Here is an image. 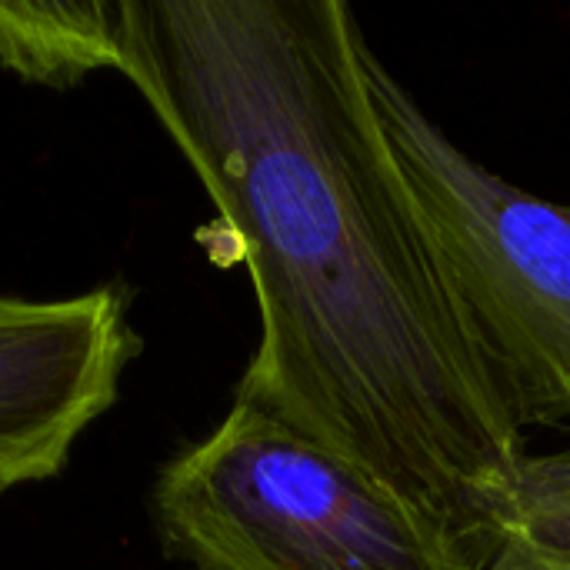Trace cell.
<instances>
[{
	"label": "cell",
	"mask_w": 570,
	"mask_h": 570,
	"mask_svg": "<svg viewBox=\"0 0 570 570\" xmlns=\"http://www.w3.org/2000/svg\"><path fill=\"white\" fill-rule=\"evenodd\" d=\"M364 73L504 411L518 431L570 421V207L468 157L371 43Z\"/></svg>",
	"instance_id": "7a4b0ae2"
},
{
	"label": "cell",
	"mask_w": 570,
	"mask_h": 570,
	"mask_svg": "<svg viewBox=\"0 0 570 570\" xmlns=\"http://www.w3.org/2000/svg\"><path fill=\"white\" fill-rule=\"evenodd\" d=\"M564 451H570V448H564Z\"/></svg>",
	"instance_id": "8992f818"
},
{
	"label": "cell",
	"mask_w": 570,
	"mask_h": 570,
	"mask_svg": "<svg viewBox=\"0 0 570 570\" xmlns=\"http://www.w3.org/2000/svg\"><path fill=\"white\" fill-rule=\"evenodd\" d=\"M154 524L187 570H478L361 468L237 397L160 468Z\"/></svg>",
	"instance_id": "3957f363"
},
{
	"label": "cell",
	"mask_w": 570,
	"mask_h": 570,
	"mask_svg": "<svg viewBox=\"0 0 570 570\" xmlns=\"http://www.w3.org/2000/svg\"><path fill=\"white\" fill-rule=\"evenodd\" d=\"M481 570H570V451L524 461Z\"/></svg>",
	"instance_id": "5b68a950"
},
{
	"label": "cell",
	"mask_w": 570,
	"mask_h": 570,
	"mask_svg": "<svg viewBox=\"0 0 570 570\" xmlns=\"http://www.w3.org/2000/svg\"><path fill=\"white\" fill-rule=\"evenodd\" d=\"M144 341L120 287L0 297V494L53 481L120 394Z\"/></svg>",
	"instance_id": "277c9868"
},
{
	"label": "cell",
	"mask_w": 570,
	"mask_h": 570,
	"mask_svg": "<svg viewBox=\"0 0 570 570\" xmlns=\"http://www.w3.org/2000/svg\"><path fill=\"white\" fill-rule=\"evenodd\" d=\"M344 0L0 3V63L117 70L247 264L261 341L237 384L361 468L481 570L524 468L364 73Z\"/></svg>",
	"instance_id": "6da1fadb"
}]
</instances>
